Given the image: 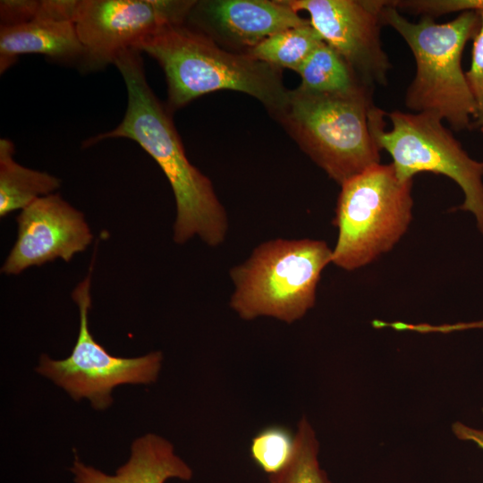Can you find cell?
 I'll return each instance as SVG.
<instances>
[{
	"instance_id": "cell-1",
	"label": "cell",
	"mask_w": 483,
	"mask_h": 483,
	"mask_svg": "<svg viewBox=\"0 0 483 483\" xmlns=\"http://www.w3.org/2000/svg\"><path fill=\"white\" fill-rule=\"evenodd\" d=\"M114 64L127 89L125 114L115 128L86 140L83 146L115 138L138 143L157 162L172 187L176 205L174 241L182 244L198 235L210 247L220 245L228 231L225 209L211 181L187 158L171 112L147 81L140 52L127 50Z\"/></svg>"
},
{
	"instance_id": "cell-2",
	"label": "cell",
	"mask_w": 483,
	"mask_h": 483,
	"mask_svg": "<svg viewBox=\"0 0 483 483\" xmlns=\"http://www.w3.org/2000/svg\"><path fill=\"white\" fill-rule=\"evenodd\" d=\"M162 67L172 113L217 90H235L257 98L276 118L288 93L281 70L248 54L229 51L185 23L168 26L137 48Z\"/></svg>"
},
{
	"instance_id": "cell-3",
	"label": "cell",
	"mask_w": 483,
	"mask_h": 483,
	"mask_svg": "<svg viewBox=\"0 0 483 483\" xmlns=\"http://www.w3.org/2000/svg\"><path fill=\"white\" fill-rule=\"evenodd\" d=\"M381 19L403 38L415 59L416 72L406 90L405 106L413 113L435 114L455 131L470 128L476 107L462 55L479 28V13L464 12L444 23L428 16L412 22L387 1Z\"/></svg>"
},
{
	"instance_id": "cell-4",
	"label": "cell",
	"mask_w": 483,
	"mask_h": 483,
	"mask_svg": "<svg viewBox=\"0 0 483 483\" xmlns=\"http://www.w3.org/2000/svg\"><path fill=\"white\" fill-rule=\"evenodd\" d=\"M333 250L324 241L274 239L257 246L230 270L234 291L230 307L244 320L270 317L292 324L316 301Z\"/></svg>"
},
{
	"instance_id": "cell-5",
	"label": "cell",
	"mask_w": 483,
	"mask_h": 483,
	"mask_svg": "<svg viewBox=\"0 0 483 483\" xmlns=\"http://www.w3.org/2000/svg\"><path fill=\"white\" fill-rule=\"evenodd\" d=\"M372 92L316 94L289 90L277 117L303 149L341 186L380 164V148L370 130Z\"/></svg>"
},
{
	"instance_id": "cell-6",
	"label": "cell",
	"mask_w": 483,
	"mask_h": 483,
	"mask_svg": "<svg viewBox=\"0 0 483 483\" xmlns=\"http://www.w3.org/2000/svg\"><path fill=\"white\" fill-rule=\"evenodd\" d=\"M412 180L389 165H376L342 185L333 224L338 238L332 263L352 271L390 250L411 220Z\"/></svg>"
},
{
	"instance_id": "cell-7",
	"label": "cell",
	"mask_w": 483,
	"mask_h": 483,
	"mask_svg": "<svg viewBox=\"0 0 483 483\" xmlns=\"http://www.w3.org/2000/svg\"><path fill=\"white\" fill-rule=\"evenodd\" d=\"M369 124L376 143L391 156L401 181H411L422 172L451 178L464 194L458 208L472 213L483 233V162L467 154L438 115L399 110L386 113L374 106Z\"/></svg>"
},
{
	"instance_id": "cell-8",
	"label": "cell",
	"mask_w": 483,
	"mask_h": 483,
	"mask_svg": "<svg viewBox=\"0 0 483 483\" xmlns=\"http://www.w3.org/2000/svg\"><path fill=\"white\" fill-rule=\"evenodd\" d=\"M92 265L72 294L79 308L80 326L71 354L64 360L42 354L36 371L64 389L73 400L87 398L94 409L105 410L112 404V392L117 386L155 382L163 355L152 352L135 358L114 356L94 339L89 328Z\"/></svg>"
},
{
	"instance_id": "cell-9",
	"label": "cell",
	"mask_w": 483,
	"mask_h": 483,
	"mask_svg": "<svg viewBox=\"0 0 483 483\" xmlns=\"http://www.w3.org/2000/svg\"><path fill=\"white\" fill-rule=\"evenodd\" d=\"M196 1L79 0L73 19L84 55L80 68L93 72L137 50L163 29L185 23Z\"/></svg>"
},
{
	"instance_id": "cell-10",
	"label": "cell",
	"mask_w": 483,
	"mask_h": 483,
	"mask_svg": "<svg viewBox=\"0 0 483 483\" xmlns=\"http://www.w3.org/2000/svg\"><path fill=\"white\" fill-rule=\"evenodd\" d=\"M295 12L306 11L324 42L348 63L369 87L387 83L391 64L383 49L380 0H284Z\"/></svg>"
},
{
	"instance_id": "cell-11",
	"label": "cell",
	"mask_w": 483,
	"mask_h": 483,
	"mask_svg": "<svg viewBox=\"0 0 483 483\" xmlns=\"http://www.w3.org/2000/svg\"><path fill=\"white\" fill-rule=\"evenodd\" d=\"M17 225V240L1 270L7 275H19L58 258L69 262L93 239L83 214L58 193L41 197L22 209Z\"/></svg>"
},
{
	"instance_id": "cell-12",
	"label": "cell",
	"mask_w": 483,
	"mask_h": 483,
	"mask_svg": "<svg viewBox=\"0 0 483 483\" xmlns=\"http://www.w3.org/2000/svg\"><path fill=\"white\" fill-rule=\"evenodd\" d=\"M309 23L284 0L196 1L185 21L224 48L242 54L280 31Z\"/></svg>"
},
{
	"instance_id": "cell-13",
	"label": "cell",
	"mask_w": 483,
	"mask_h": 483,
	"mask_svg": "<svg viewBox=\"0 0 483 483\" xmlns=\"http://www.w3.org/2000/svg\"><path fill=\"white\" fill-rule=\"evenodd\" d=\"M71 471L74 483H165L192 478V470L174 453L172 443L151 433L132 442L128 461L113 475L85 464L77 455Z\"/></svg>"
},
{
	"instance_id": "cell-14",
	"label": "cell",
	"mask_w": 483,
	"mask_h": 483,
	"mask_svg": "<svg viewBox=\"0 0 483 483\" xmlns=\"http://www.w3.org/2000/svg\"><path fill=\"white\" fill-rule=\"evenodd\" d=\"M37 54L53 62L80 66L84 50L72 20L57 19L39 9L32 21L13 27H0V73L22 55Z\"/></svg>"
},
{
	"instance_id": "cell-15",
	"label": "cell",
	"mask_w": 483,
	"mask_h": 483,
	"mask_svg": "<svg viewBox=\"0 0 483 483\" xmlns=\"http://www.w3.org/2000/svg\"><path fill=\"white\" fill-rule=\"evenodd\" d=\"M12 140H0V216L24 209L38 199L55 193L61 181L48 173L30 169L13 158Z\"/></svg>"
},
{
	"instance_id": "cell-16",
	"label": "cell",
	"mask_w": 483,
	"mask_h": 483,
	"mask_svg": "<svg viewBox=\"0 0 483 483\" xmlns=\"http://www.w3.org/2000/svg\"><path fill=\"white\" fill-rule=\"evenodd\" d=\"M301 78L298 88L316 94H359L372 92L348 63L334 48L322 42L296 72Z\"/></svg>"
},
{
	"instance_id": "cell-17",
	"label": "cell",
	"mask_w": 483,
	"mask_h": 483,
	"mask_svg": "<svg viewBox=\"0 0 483 483\" xmlns=\"http://www.w3.org/2000/svg\"><path fill=\"white\" fill-rule=\"evenodd\" d=\"M323 41L309 22L267 38L248 55L276 68H287L297 72Z\"/></svg>"
},
{
	"instance_id": "cell-18",
	"label": "cell",
	"mask_w": 483,
	"mask_h": 483,
	"mask_svg": "<svg viewBox=\"0 0 483 483\" xmlns=\"http://www.w3.org/2000/svg\"><path fill=\"white\" fill-rule=\"evenodd\" d=\"M295 448L290 463L269 476L270 483H330L318 461V441L306 417L297 425Z\"/></svg>"
},
{
	"instance_id": "cell-19",
	"label": "cell",
	"mask_w": 483,
	"mask_h": 483,
	"mask_svg": "<svg viewBox=\"0 0 483 483\" xmlns=\"http://www.w3.org/2000/svg\"><path fill=\"white\" fill-rule=\"evenodd\" d=\"M295 436L283 426H269L256 434L250 452L254 462L269 476L282 471L294 453Z\"/></svg>"
},
{
	"instance_id": "cell-20",
	"label": "cell",
	"mask_w": 483,
	"mask_h": 483,
	"mask_svg": "<svg viewBox=\"0 0 483 483\" xmlns=\"http://www.w3.org/2000/svg\"><path fill=\"white\" fill-rule=\"evenodd\" d=\"M391 4L399 11L434 18L461 12H483V0H394Z\"/></svg>"
},
{
	"instance_id": "cell-21",
	"label": "cell",
	"mask_w": 483,
	"mask_h": 483,
	"mask_svg": "<svg viewBox=\"0 0 483 483\" xmlns=\"http://www.w3.org/2000/svg\"><path fill=\"white\" fill-rule=\"evenodd\" d=\"M479 14L480 24L473 38L471 64L465 75L476 107L472 125L483 129V12Z\"/></svg>"
},
{
	"instance_id": "cell-22",
	"label": "cell",
	"mask_w": 483,
	"mask_h": 483,
	"mask_svg": "<svg viewBox=\"0 0 483 483\" xmlns=\"http://www.w3.org/2000/svg\"><path fill=\"white\" fill-rule=\"evenodd\" d=\"M40 0L0 1V27H13L27 23L38 14Z\"/></svg>"
},
{
	"instance_id": "cell-23",
	"label": "cell",
	"mask_w": 483,
	"mask_h": 483,
	"mask_svg": "<svg viewBox=\"0 0 483 483\" xmlns=\"http://www.w3.org/2000/svg\"><path fill=\"white\" fill-rule=\"evenodd\" d=\"M453 431L458 438L470 441L483 450V429H477L461 422H455L453 426Z\"/></svg>"
}]
</instances>
